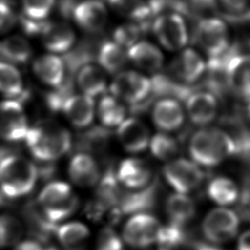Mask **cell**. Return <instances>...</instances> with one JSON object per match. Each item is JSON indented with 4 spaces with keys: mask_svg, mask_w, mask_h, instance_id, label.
I'll return each instance as SVG.
<instances>
[{
    "mask_svg": "<svg viewBox=\"0 0 250 250\" xmlns=\"http://www.w3.org/2000/svg\"><path fill=\"white\" fill-rule=\"evenodd\" d=\"M188 152L193 161L204 167H214L237 152L236 142L225 131L205 128L190 138Z\"/></svg>",
    "mask_w": 250,
    "mask_h": 250,
    "instance_id": "1",
    "label": "cell"
},
{
    "mask_svg": "<svg viewBox=\"0 0 250 250\" xmlns=\"http://www.w3.org/2000/svg\"><path fill=\"white\" fill-rule=\"evenodd\" d=\"M24 141L30 153L42 161L58 159L71 147L69 132L52 123H43L29 128Z\"/></svg>",
    "mask_w": 250,
    "mask_h": 250,
    "instance_id": "2",
    "label": "cell"
},
{
    "mask_svg": "<svg viewBox=\"0 0 250 250\" xmlns=\"http://www.w3.org/2000/svg\"><path fill=\"white\" fill-rule=\"evenodd\" d=\"M38 170L27 158L10 154L0 159V188L9 198L29 193L37 181Z\"/></svg>",
    "mask_w": 250,
    "mask_h": 250,
    "instance_id": "3",
    "label": "cell"
},
{
    "mask_svg": "<svg viewBox=\"0 0 250 250\" xmlns=\"http://www.w3.org/2000/svg\"><path fill=\"white\" fill-rule=\"evenodd\" d=\"M38 203L46 221L55 225L71 216L79 200L68 184L58 181L43 188L38 195Z\"/></svg>",
    "mask_w": 250,
    "mask_h": 250,
    "instance_id": "4",
    "label": "cell"
},
{
    "mask_svg": "<svg viewBox=\"0 0 250 250\" xmlns=\"http://www.w3.org/2000/svg\"><path fill=\"white\" fill-rule=\"evenodd\" d=\"M151 29L159 43L169 51L183 49L188 41V32L183 16L176 12H164L156 16Z\"/></svg>",
    "mask_w": 250,
    "mask_h": 250,
    "instance_id": "5",
    "label": "cell"
},
{
    "mask_svg": "<svg viewBox=\"0 0 250 250\" xmlns=\"http://www.w3.org/2000/svg\"><path fill=\"white\" fill-rule=\"evenodd\" d=\"M194 37L209 58L223 56L229 50L228 26L221 19L206 18L200 20Z\"/></svg>",
    "mask_w": 250,
    "mask_h": 250,
    "instance_id": "6",
    "label": "cell"
},
{
    "mask_svg": "<svg viewBox=\"0 0 250 250\" xmlns=\"http://www.w3.org/2000/svg\"><path fill=\"white\" fill-rule=\"evenodd\" d=\"M112 96L132 105L142 104L151 93V80L145 75L125 70L118 72L113 78L110 86Z\"/></svg>",
    "mask_w": 250,
    "mask_h": 250,
    "instance_id": "7",
    "label": "cell"
},
{
    "mask_svg": "<svg viewBox=\"0 0 250 250\" xmlns=\"http://www.w3.org/2000/svg\"><path fill=\"white\" fill-rule=\"evenodd\" d=\"M161 226L158 220L146 213L133 215L124 225L123 240L135 248H145L157 242Z\"/></svg>",
    "mask_w": 250,
    "mask_h": 250,
    "instance_id": "8",
    "label": "cell"
},
{
    "mask_svg": "<svg viewBox=\"0 0 250 250\" xmlns=\"http://www.w3.org/2000/svg\"><path fill=\"white\" fill-rule=\"evenodd\" d=\"M163 176L177 192L185 194L197 188L204 179L202 170L194 162L185 158L174 159L165 164Z\"/></svg>",
    "mask_w": 250,
    "mask_h": 250,
    "instance_id": "9",
    "label": "cell"
},
{
    "mask_svg": "<svg viewBox=\"0 0 250 250\" xmlns=\"http://www.w3.org/2000/svg\"><path fill=\"white\" fill-rule=\"evenodd\" d=\"M238 226L239 219L234 211L227 208H216L204 218L202 232L210 242L222 244L236 235Z\"/></svg>",
    "mask_w": 250,
    "mask_h": 250,
    "instance_id": "10",
    "label": "cell"
},
{
    "mask_svg": "<svg viewBox=\"0 0 250 250\" xmlns=\"http://www.w3.org/2000/svg\"><path fill=\"white\" fill-rule=\"evenodd\" d=\"M29 127L22 105L18 100L0 102V138L9 142L24 140Z\"/></svg>",
    "mask_w": 250,
    "mask_h": 250,
    "instance_id": "11",
    "label": "cell"
},
{
    "mask_svg": "<svg viewBox=\"0 0 250 250\" xmlns=\"http://www.w3.org/2000/svg\"><path fill=\"white\" fill-rule=\"evenodd\" d=\"M74 21L85 31L97 33L107 21V10L100 0H85L76 4L72 11Z\"/></svg>",
    "mask_w": 250,
    "mask_h": 250,
    "instance_id": "12",
    "label": "cell"
},
{
    "mask_svg": "<svg viewBox=\"0 0 250 250\" xmlns=\"http://www.w3.org/2000/svg\"><path fill=\"white\" fill-rule=\"evenodd\" d=\"M206 69V63L193 49L183 50L171 62V73L181 82L191 84L200 79Z\"/></svg>",
    "mask_w": 250,
    "mask_h": 250,
    "instance_id": "13",
    "label": "cell"
},
{
    "mask_svg": "<svg viewBox=\"0 0 250 250\" xmlns=\"http://www.w3.org/2000/svg\"><path fill=\"white\" fill-rule=\"evenodd\" d=\"M116 135L124 149L132 153L142 152L149 146L148 128L141 120L134 117L125 119L117 127Z\"/></svg>",
    "mask_w": 250,
    "mask_h": 250,
    "instance_id": "14",
    "label": "cell"
},
{
    "mask_svg": "<svg viewBox=\"0 0 250 250\" xmlns=\"http://www.w3.org/2000/svg\"><path fill=\"white\" fill-rule=\"evenodd\" d=\"M186 108L192 123L204 126L211 123L216 117L218 103L215 95L211 92L197 91L188 96Z\"/></svg>",
    "mask_w": 250,
    "mask_h": 250,
    "instance_id": "15",
    "label": "cell"
},
{
    "mask_svg": "<svg viewBox=\"0 0 250 250\" xmlns=\"http://www.w3.org/2000/svg\"><path fill=\"white\" fill-rule=\"evenodd\" d=\"M229 88L242 98L250 99V55L234 54L227 64Z\"/></svg>",
    "mask_w": 250,
    "mask_h": 250,
    "instance_id": "16",
    "label": "cell"
},
{
    "mask_svg": "<svg viewBox=\"0 0 250 250\" xmlns=\"http://www.w3.org/2000/svg\"><path fill=\"white\" fill-rule=\"evenodd\" d=\"M116 175L119 183L131 189L145 188L151 181L149 165L140 158L132 157L122 160Z\"/></svg>",
    "mask_w": 250,
    "mask_h": 250,
    "instance_id": "17",
    "label": "cell"
},
{
    "mask_svg": "<svg viewBox=\"0 0 250 250\" xmlns=\"http://www.w3.org/2000/svg\"><path fill=\"white\" fill-rule=\"evenodd\" d=\"M62 110L68 121L77 128L88 127L94 119L95 104L87 95H70L63 103Z\"/></svg>",
    "mask_w": 250,
    "mask_h": 250,
    "instance_id": "18",
    "label": "cell"
},
{
    "mask_svg": "<svg viewBox=\"0 0 250 250\" xmlns=\"http://www.w3.org/2000/svg\"><path fill=\"white\" fill-rule=\"evenodd\" d=\"M152 119L157 128L164 132H171L183 125L185 113L178 101L167 98L159 100L154 104Z\"/></svg>",
    "mask_w": 250,
    "mask_h": 250,
    "instance_id": "19",
    "label": "cell"
},
{
    "mask_svg": "<svg viewBox=\"0 0 250 250\" xmlns=\"http://www.w3.org/2000/svg\"><path fill=\"white\" fill-rule=\"evenodd\" d=\"M68 175L75 185L88 188L99 182L100 169L94 157L80 152L71 158L68 165Z\"/></svg>",
    "mask_w": 250,
    "mask_h": 250,
    "instance_id": "20",
    "label": "cell"
},
{
    "mask_svg": "<svg viewBox=\"0 0 250 250\" xmlns=\"http://www.w3.org/2000/svg\"><path fill=\"white\" fill-rule=\"evenodd\" d=\"M42 42L47 50L52 53H64L74 44L75 32L65 22H47L42 33Z\"/></svg>",
    "mask_w": 250,
    "mask_h": 250,
    "instance_id": "21",
    "label": "cell"
},
{
    "mask_svg": "<svg viewBox=\"0 0 250 250\" xmlns=\"http://www.w3.org/2000/svg\"><path fill=\"white\" fill-rule=\"evenodd\" d=\"M128 59L139 68L157 72L163 65L164 58L161 51L148 41H138L127 51Z\"/></svg>",
    "mask_w": 250,
    "mask_h": 250,
    "instance_id": "22",
    "label": "cell"
},
{
    "mask_svg": "<svg viewBox=\"0 0 250 250\" xmlns=\"http://www.w3.org/2000/svg\"><path fill=\"white\" fill-rule=\"evenodd\" d=\"M33 72L46 85L60 87L64 79L63 61L55 54H45L33 62Z\"/></svg>",
    "mask_w": 250,
    "mask_h": 250,
    "instance_id": "23",
    "label": "cell"
},
{
    "mask_svg": "<svg viewBox=\"0 0 250 250\" xmlns=\"http://www.w3.org/2000/svg\"><path fill=\"white\" fill-rule=\"evenodd\" d=\"M76 82L83 94L91 98L103 94L106 89L104 70L101 66L92 63H86L79 68Z\"/></svg>",
    "mask_w": 250,
    "mask_h": 250,
    "instance_id": "24",
    "label": "cell"
},
{
    "mask_svg": "<svg viewBox=\"0 0 250 250\" xmlns=\"http://www.w3.org/2000/svg\"><path fill=\"white\" fill-rule=\"evenodd\" d=\"M56 232L59 242L65 250H84L90 236L87 226L76 221L58 227Z\"/></svg>",
    "mask_w": 250,
    "mask_h": 250,
    "instance_id": "25",
    "label": "cell"
},
{
    "mask_svg": "<svg viewBox=\"0 0 250 250\" xmlns=\"http://www.w3.org/2000/svg\"><path fill=\"white\" fill-rule=\"evenodd\" d=\"M110 8L122 17L142 24L146 30L152 18L149 5L144 0H107Z\"/></svg>",
    "mask_w": 250,
    "mask_h": 250,
    "instance_id": "26",
    "label": "cell"
},
{
    "mask_svg": "<svg viewBox=\"0 0 250 250\" xmlns=\"http://www.w3.org/2000/svg\"><path fill=\"white\" fill-rule=\"evenodd\" d=\"M101 67L108 73H118L128 60V54L122 46L114 41H104L97 54Z\"/></svg>",
    "mask_w": 250,
    "mask_h": 250,
    "instance_id": "27",
    "label": "cell"
},
{
    "mask_svg": "<svg viewBox=\"0 0 250 250\" xmlns=\"http://www.w3.org/2000/svg\"><path fill=\"white\" fill-rule=\"evenodd\" d=\"M166 212L171 223L184 226L195 215V204L193 200L185 193H173L166 201Z\"/></svg>",
    "mask_w": 250,
    "mask_h": 250,
    "instance_id": "28",
    "label": "cell"
},
{
    "mask_svg": "<svg viewBox=\"0 0 250 250\" xmlns=\"http://www.w3.org/2000/svg\"><path fill=\"white\" fill-rule=\"evenodd\" d=\"M126 115L125 106L114 96H104L98 104V116L106 128L118 127Z\"/></svg>",
    "mask_w": 250,
    "mask_h": 250,
    "instance_id": "29",
    "label": "cell"
},
{
    "mask_svg": "<svg viewBox=\"0 0 250 250\" xmlns=\"http://www.w3.org/2000/svg\"><path fill=\"white\" fill-rule=\"evenodd\" d=\"M31 46L22 36L11 35L0 44L2 57L14 63H24L31 57Z\"/></svg>",
    "mask_w": 250,
    "mask_h": 250,
    "instance_id": "30",
    "label": "cell"
},
{
    "mask_svg": "<svg viewBox=\"0 0 250 250\" xmlns=\"http://www.w3.org/2000/svg\"><path fill=\"white\" fill-rule=\"evenodd\" d=\"M207 193L211 200L221 206L234 203L238 199V188L229 178L217 177L213 179L207 188Z\"/></svg>",
    "mask_w": 250,
    "mask_h": 250,
    "instance_id": "31",
    "label": "cell"
},
{
    "mask_svg": "<svg viewBox=\"0 0 250 250\" xmlns=\"http://www.w3.org/2000/svg\"><path fill=\"white\" fill-rule=\"evenodd\" d=\"M23 93V82L20 71L10 62H0V94L15 100Z\"/></svg>",
    "mask_w": 250,
    "mask_h": 250,
    "instance_id": "32",
    "label": "cell"
},
{
    "mask_svg": "<svg viewBox=\"0 0 250 250\" xmlns=\"http://www.w3.org/2000/svg\"><path fill=\"white\" fill-rule=\"evenodd\" d=\"M150 151L158 159L169 160L179 151V146L175 138L165 133L155 134L149 142Z\"/></svg>",
    "mask_w": 250,
    "mask_h": 250,
    "instance_id": "33",
    "label": "cell"
},
{
    "mask_svg": "<svg viewBox=\"0 0 250 250\" xmlns=\"http://www.w3.org/2000/svg\"><path fill=\"white\" fill-rule=\"evenodd\" d=\"M21 234V224L15 217L0 215V248L18 244Z\"/></svg>",
    "mask_w": 250,
    "mask_h": 250,
    "instance_id": "34",
    "label": "cell"
},
{
    "mask_svg": "<svg viewBox=\"0 0 250 250\" xmlns=\"http://www.w3.org/2000/svg\"><path fill=\"white\" fill-rule=\"evenodd\" d=\"M145 30L143 25L136 21L121 24L113 32V41L123 48L129 49L138 42L139 37Z\"/></svg>",
    "mask_w": 250,
    "mask_h": 250,
    "instance_id": "35",
    "label": "cell"
},
{
    "mask_svg": "<svg viewBox=\"0 0 250 250\" xmlns=\"http://www.w3.org/2000/svg\"><path fill=\"white\" fill-rule=\"evenodd\" d=\"M55 0H22L23 17L32 21H44L51 13Z\"/></svg>",
    "mask_w": 250,
    "mask_h": 250,
    "instance_id": "36",
    "label": "cell"
},
{
    "mask_svg": "<svg viewBox=\"0 0 250 250\" xmlns=\"http://www.w3.org/2000/svg\"><path fill=\"white\" fill-rule=\"evenodd\" d=\"M97 250H123L120 236L110 227L104 228L97 238Z\"/></svg>",
    "mask_w": 250,
    "mask_h": 250,
    "instance_id": "37",
    "label": "cell"
},
{
    "mask_svg": "<svg viewBox=\"0 0 250 250\" xmlns=\"http://www.w3.org/2000/svg\"><path fill=\"white\" fill-rule=\"evenodd\" d=\"M17 22V16L11 6L0 0V33H5L11 30Z\"/></svg>",
    "mask_w": 250,
    "mask_h": 250,
    "instance_id": "38",
    "label": "cell"
},
{
    "mask_svg": "<svg viewBox=\"0 0 250 250\" xmlns=\"http://www.w3.org/2000/svg\"><path fill=\"white\" fill-rule=\"evenodd\" d=\"M222 5L229 11L238 13L247 7L250 0H220Z\"/></svg>",
    "mask_w": 250,
    "mask_h": 250,
    "instance_id": "39",
    "label": "cell"
},
{
    "mask_svg": "<svg viewBox=\"0 0 250 250\" xmlns=\"http://www.w3.org/2000/svg\"><path fill=\"white\" fill-rule=\"evenodd\" d=\"M14 250H45V249L36 241L25 240L18 243Z\"/></svg>",
    "mask_w": 250,
    "mask_h": 250,
    "instance_id": "40",
    "label": "cell"
},
{
    "mask_svg": "<svg viewBox=\"0 0 250 250\" xmlns=\"http://www.w3.org/2000/svg\"><path fill=\"white\" fill-rule=\"evenodd\" d=\"M237 250H250V230L243 232L237 242Z\"/></svg>",
    "mask_w": 250,
    "mask_h": 250,
    "instance_id": "41",
    "label": "cell"
},
{
    "mask_svg": "<svg viewBox=\"0 0 250 250\" xmlns=\"http://www.w3.org/2000/svg\"><path fill=\"white\" fill-rule=\"evenodd\" d=\"M190 2L197 7L207 8V7L213 6L215 3V0H190Z\"/></svg>",
    "mask_w": 250,
    "mask_h": 250,
    "instance_id": "42",
    "label": "cell"
},
{
    "mask_svg": "<svg viewBox=\"0 0 250 250\" xmlns=\"http://www.w3.org/2000/svg\"><path fill=\"white\" fill-rule=\"evenodd\" d=\"M194 248H195V250H222L219 247H216L214 245L205 244V243H197Z\"/></svg>",
    "mask_w": 250,
    "mask_h": 250,
    "instance_id": "43",
    "label": "cell"
},
{
    "mask_svg": "<svg viewBox=\"0 0 250 250\" xmlns=\"http://www.w3.org/2000/svg\"><path fill=\"white\" fill-rule=\"evenodd\" d=\"M239 18H240L241 20H243V21H249V22H250V10H249L248 12H246V13L240 15Z\"/></svg>",
    "mask_w": 250,
    "mask_h": 250,
    "instance_id": "44",
    "label": "cell"
},
{
    "mask_svg": "<svg viewBox=\"0 0 250 250\" xmlns=\"http://www.w3.org/2000/svg\"><path fill=\"white\" fill-rule=\"evenodd\" d=\"M247 113H248V116L250 117V99L248 100V104H247Z\"/></svg>",
    "mask_w": 250,
    "mask_h": 250,
    "instance_id": "45",
    "label": "cell"
},
{
    "mask_svg": "<svg viewBox=\"0 0 250 250\" xmlns=\"http://www.w3.org/2000/svg\"><path fill=\"white\" fill-rule=\"evenodd\" d=\"M2 203H3V199H2V196H1V194H0V206L2 205Z\"/></svg>",
    "mask_w": 250,
    "mask_h": 250,
    "instance_id": "46",
    "label": "cell"
},
{
    "mask_svg": "<svg viewBox=\"0 0 250 250\" xmlns=\"http://www.w3.org/2000/svg\"><path fill=\"white\" fill-rule=\"evenodd\" d=\"M45 250H58V249H56V248H47Z\"/></svg>",
    "mask_w": 250,
    "mask_h": 250,
    "instance_id": "47",
    "label": "cell"
},
{
    "mask_svg": "<svg viewBox=\"0 0 250 250\" xmlns=\"http://www.w3.org/2000/svg\"><path fill=\"white\" fill-rule=\"evenodd\" d=\"M248 45H249V47H250V39H249V41H248Z\"/></svg>",
    "mask_w": 250,
    "mask_h": 250,
    "instance_id": "48",
    "label": "cell"
}]
</instances>
